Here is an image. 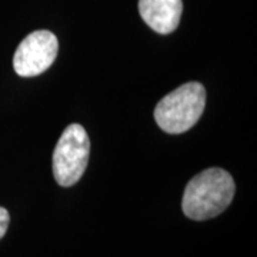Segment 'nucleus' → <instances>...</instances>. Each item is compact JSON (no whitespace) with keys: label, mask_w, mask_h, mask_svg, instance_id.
I'll list each match as a JSON object with an SVG mask.
<instances>
[{"label":"nucleus","mask_w":257,"mask_h":257,"mask_svg":"<svg viewBox=\"0 0 257 257\" xmlns=\"http://www.w3.org/2000/svg\"><path fill=\"white\" fill-rule=\"evenodd\" d=\"M234 192L233 177L223 169L211 167L196 175L187 183L182 209L192 220H209L229 207Z\"/></svg>","instance_id":"f257e3e1"},{"label":"nucleus","mask_w":257,"mask_h":257,"mask_svg":"<svg viewBox=\"0 0 257 257\" xmlns=\"http://www.w3.org/2000/svg\"><path fill=\"white\" fill-rule=\"evenodd\" d=\"M206 106V89L202 83L189 82L166 94L157 103L155 120L166 133L180 135L202 117Z\"/></svg>","instance_id":"f03ea898"},{"label":"nucleus","mask_w":257,"mask_h":257,"mask_svg":"<svg viewBox=\"0 0 257 257\" xmlns=\"http://www.w3.org/2000/svg\"><path fill=\"white\" fill-rule=\"evenodd\" d=\"M90 140L80 124L64 128L53 153V175L57 183L70 187L82 179L89 163Z\"/></svg>","instance_id":"7ed1b4c3"},{"label":"nucleus","mask_w":257,"mask_h":257,"mask_svg":"<svg viewBox=\"0 0 257 257\" xmlns=\"http://www.w3.org/2000/svg\"><path fill=\"white\" fill-rule=\"evenodd\" d=\"M57 52V37L49 30H36L25 37L16 49L15 72L22 77L39 76L55 63Z\"/></svg>","instance_id":"20e7f679"},{"label":"nucleus","mask_w":257,"mask_h":257,"mask_svg":"<svg viewBox=\"0 0 257 257\" xmlns=\"http://www.w3.org/2000/svg\"><path fill=\"white\" fill-rule=\"evenodd\" d=\"M139 12L147 26L160 35L175 32L183 13L182 0H139Z\"/></svg>","instance_id":"39448f33"},{"label":"nucleus","mask_w":257,"mask_h":257,"mask_svg":"<svg viewBox=\"0 0 257 257\" xmlns=\"http://www.w3.org/2000/svg\"><path fill=\"white\" fill-rule=\"evenodd\" d=\"M9 223H10L9 211L6 210L5 207H0V240L3 239V236L6 234L8 227H9Z\"/></svg>","instance_id":"423d86ee"}]
</instances>
